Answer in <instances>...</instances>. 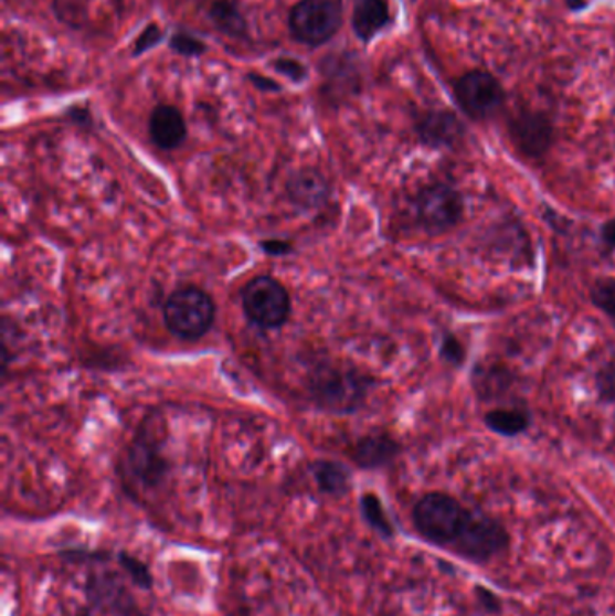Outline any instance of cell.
I'll list each match as a JSON object with an SVG mask.
<instances>
[{"mask_svg":"<svg viewBox=\"0 0 615 616\" xmlns=\"http://www.w3.org/2000/svg\"><path fill=\"white\" fill-rule=\"evenodd\" d=\"M374 379L358 368L318 364L307 381L309 399L318 410L332 415H352L369 401Z\"/></svg>","mask_w":615,"mask_h":616,"instance_id":"1","label":"cell"},{"mask_svg":"<svg viewBox=\"0 0 615 616\" xmlns=\"http://www.w3.org/2000/svg\"><path fill=\"white\" fill-rule=\"evenodd\" d=\"M159 418L161 413L158 411L144 418L125 453L124 478L141 490H158L170 476V461L163 453V436H159V431L165 429V421L159 422Z\"/></svg>","mask_w":615,"mask_h":616,"instance_id":"2","label":"cell"},{"mask_svg":"<svg viewBox=\"0 0 615 616\" xmlns=\"http://www.w3.org/2000/svg\"><path fill=\"white\" fill-rule=\"evenodd\" d=\"M475 512L444 492H428L412 510V521L421 538L438 548L455 550L468 532Z\"/></svg>","mask_w":615,"mask_h":616,"instance_id":"3","label":"cell"},{"mask_svg":"<svg viewBox=\"0 0 615 616\" xmlns=\"http://www.w3.org/2000/svg\"><path fill=\"white\" fill-rule=\"evenodd\" d=\"M218 316V307L206 290L187 285L173 290L163 308L165 325L170 333L184 341L204 338Z\"/></svg>","mask_w":615,"mask_h":616,"instance_id":"4","label":"cell"},{"mask_svg":"<svg viewBox=\"0 0 615 616\" xmlns=\"http://www.w3.org/2000/svg\"><path fill=\"white\" fill-rule=\"evenodd\" d=\"M242 310L255 327L278 330L289 321L293 301L289 290L267 274L250 279L241 293Z\"/></svg>","mask_w":615,"mask_h":616,"instance_id":"5","label":"cell"},{"mask_svg":"<svg viewBox=\"0 0 615 616\" xmlns=\"http://www.w3.org/2000/svg\"><path fill=\"white\" fill-rule=\"evenodd\" d=\"M343 11L338 0H300L289 11V33L296 42L318 47L340 31Z\"/></svg>","mask_w":615,"mask_h":616,"instance_id":"6","label":"cell"},{"mask_svg":"<svg viewBox=\"0 0 615 616\" xmlns=\"http://www.w3.org/2000/svg\"><path fill=\"white\" fill-rule=\"evenodd\" d=\"M414 210L424 231L430 235H443L463 222V193L444 182L428 184L415 197Z\"/></svg>","mask_w":615,"mask_h":616,"instance_id":"7","label":"cell"},{"mask_svg":"<svg viewBox=\"0 0 615 616\" xmlns=\"http://www.w3.org/2000/svg\"><path fill=\"white\" fill-rule=\"evenodd\" d=\"M455 98L466 116L483 121L492 118L503 107L506 93L492 74L473 71L455 84Z\"/></svg>","mask_w":615,"mask_h":616,"instance_id":"8","label":"cell"},{"mask_svg":"<svg viewBox=\"0 0 615 616\" xmlns=\"http://www.w3.org/2000/svg\"><path fill=\"white\" fill-rule=\"evenodd\" d=\"M85 597L104 616H145L139 602L118 573H93L85 582Z\"/></svg>","mask_w":615,"mask_h":616,"instance_id":"9","label":"cell"},{"mask_svg":"<svg viewBox=\"0 0 615 616\" xmlns=\"http://www.w3.org/2000/svg\"><path fill=\"white\" fill-rule=\"evenodd\" d=\"M509 544V535L497 519L475 513L468 532L458 541L453 552L469 559L473 563H488L498 557Z\"/></svg>","mask_w":615,"mask_h":616,"instance_id":"10","label":"cell"},{"mask_svg":"<svg viewBox=\"0 0 615 616\" xmlns=\"http://www.w3.org/2000/svg\"><path fill=\"white\" fill-rule=\"evenodd\" d=\"M509 136L518 152L529 159H540L551 150L554 127L545 114L526 110L509 121Z\"/></svg>","mask_w":615,"mask_h":616,"instance_id":"11","label":"cell"},{"mask_svg":"<svg viewBox=\"0 0 615 616\" xmlns=\"http://www.w3.org/2000/svg\"><path fill=\"white\" fill-rule=\"evenodd\" d=\"M287 197L301 210H320L329 204L332 187L321 171L315 168H301L295 171L286 182Z\"/></svg>","mask_w":615,"mask_h":616,"instance_id":"12","label":"cell"},{"mask_svg":"<svg viewBox=\"0 0 615 616\" xmlns=\"http://www.w3.org/2000/svg\"><path fill=\"white\" fill-rule=\"evenodd\" d=\"M418 141L430 148H452L463 141L466 128L449 110H428L415 123Z\"/></svg>","mask_w":615,"mask_h":616,"instance_id":"13","label":"cell"},{"mask_svg":"<svg viewBox=\"0 0 615 616\" xmlns=\"http://www.w3.org/2000/svg\"><path fill=\"white\" fill-rule=\"evenodd\" d=\"M401 450H403L401 444L389 433H370L356 442L352 461L360 469H383L397 460Z\"/></svg>","mask_w":615,"mask_h":616,"instance_id":"14","label":"cell"},{"mask_svg":"<svg viewBox=\"0 0 615 616\" xmlns=\"http://www.w3.org/2000/svg\"><path fill=\"white\" fill-rule=\"evenodd\" d=\"M148 134L159 150L170 152L187 141L188 127L181 110L172 105H158L148 119Z\"/></svg>","mask_w":615,"mask_h":616,"instance_id":"15","label":"cell"},{"mask_svg":"<svg viewBox=\"0 0 615 616\" xmlns=\"http://www.w3.org/2000/svg\"><path fill=\"white\" fill-rule=\"evenodd\" d=\"M310 476L321 495L329 498H344L352 490V472L347 465L336 460L312 461L309 467Z\"/></svg>","mask_w":615,"mask_h":616,"instance_id":"16","label":"cell"},{"mask_svg":"<svg viewBox=\"0 0 615 616\" xmlns=\"http://www.w3.org/2000/svg\"><path fill=\"white\" fill-rule=\"evenodd\" d=\"M390 24L389 0H358L352 13V28L358 39L370 42Z\"/></svg>","mask_w":615,"mask_h":616,"instance_id":"17","label":"cell"},{"mask_svg":"<svg viewBox=\"0 0 615 616\" xmlns=\"http://www.w3.org/2000/svg\"><path fill=\"white\" fill-rule=\"evenodd\" d=\"M484 424L492 433L512 438V436L522 435L531 427V416L527 411L518 410V407H497L484 415Z\"/></svg>","mask_w":615,"mask_h":616,"instance_id":"18","label":"cell"},{"mask_svg":"<svg viewBox=\"0 0 615 616\" xmlns=\"http://www.w3.org/2000/svg\"><path fill=\"white\" fill-rule=\"evenodd\" d=\"M208 15L221 33L227 34L232 39H244L246 36V19L230 0H215Z\"/></svg>","mask_w":615,"mask_h":616,"instance_id":"19","label":"cell"},{"mask_svg":"<svg viewBox=\"0 0 615 616\" xmlns=\"http://www.w3.org/2000/svg\"><path fill=\"white\" fill-rule=\"evenodd\" d=\"M360 512L364 523L374 530L383 539H392L395 535V527L389 512L384 509L380 496L374 492H364L360 499Z\"/></svg>","mask_w":615,"mask_h":616,"instance_id":"20","label":"cell"},{"mask_svg":"<svg viewBox=\"0 0 615 616\" xmlns=\"http://www.w3.org/2000/svg\"><path fill=\"white\" fill-rule=\"evenodd\" d=\"M512 384V375L506 368L492 367L480 368L477 375H475V390L480 393L483 399H498L503 393L509 392Z\"/></svg>","mask_w":615,"mask_h":616,"instance_id":"21","label":"cell"},{"mask_svg":"<svg viewBox=\"0 0 615 616\" xmlns=\"http://www.w3.org/2000/svg\"><path fill=\"white\" fill-rule=\"evenodd\" d=\"M114 563L118 564L119 570L127 575L132 586L144 590V592H152L156 581H153L152 570L144 559H139L138 555H134L127 550H118Z\"/></svg>","mask_w":615,"mask_h":616,"instance_id":"22","label":"cell"},{"mask_svg":"<svg viewBox=\"0 0 615 616\" xmlns=\"http://www.w3.org/2000/svg\"><path fill=\"white\" fill-rule=\"evenodd\" d=\"M592 304L615 321V278L597 279L591 289Z\"/></svg>","mask_w":615,"mask_h":616,"instance_id":"23","label":"cell"},{"mask_svg":"<svg viewBox=\"0 0 615 616\" xmlns=\"http://www.w3.org/2000/svg\"><path fill=\"white\" fill-rule=\"evenodd\" d=\"M59 557L64 559L65 563H110L116 561V552L109 550H89V548H67L59 552Z\"/></svg>","mask_w":615,"mask_h":616,"instance_id":"24","label":"cell"},{"mask_svg":"<svg viewBox=\"0 0 615 616\" xmlns=\"http://www.w3.org/2000/svg\"><path fill=\"white\" fill-rule=\"evenodd\" d=\"M438 355L444 362L458 368L466 361V347L455 333H444L441 348H438Z\"/></svg>","mask_w":615,"mask_h":616,"instance_id":"25","label":"cell"},{"mask_svg":"<svg viewBox=\"0 0 615 616\" xmlns=\"http://www.w3.org/2000/svg\"><path fill=\"white\" fill-rule=\"evenodd\" d=\"M170 47L182 56H199L206 51V45L202 40L188 33L173 34L172 40H170Z\"/></svg>","mask_w":615,"mask_h":616,"instance_id":"26","label":"cell"},{"mask_svg":"<svg viewBox=\"0 0 615 616\" xmlns=\"http://www.w3.org/2000/svg\"><path fill=\"white\" fill-rule=\"evenodd\" d=\"M165 39V30L161 25L150 24L141 31L136 42H134V56H139V54L147 53V51L153 50L156 45Z\"/></svg>","mask_w":615,"mask_h":616,"instance_id":"27","label":"cell"},{"mask_svg":"<svg viewBox=\"0 0 615 616\" xmlns=\"http://www.w3.org/2000/svg\"><path fill=\"white\" fill-rule=\"evenodd\" d=\"M273 67H275L276 73L284 74L286 78L295 84H300L304 79H307V67L300 64L298 60L295 59H276L273 62Z\"/></svg>","mask_w":615,"mask_h":616,"instance_id":"28","label":"cell"},{"mask_svg":"<svg viewBox=\"0 0 615 616\" xmlns=\"http://www.w3.org/2000/svg\"><path fill=\"white\" fill-rule=\"evenodd\" d=\"M597 392L601 401L615 402V364H608L597 373Z\"/></svg>","mask_w":615,"mask_h":616,"instance_id":"29","label":"cell"},{"mask_svg":"<svg viewBox=\"0 0 615 616\" xmlns=\"http://www.w3.org/2000/svg\"><path fill=\"white\" fill-rule=\"evenodd\" d=\"M261 247L269 256H287L293 253V244H290L289 240H264V242H261Z\"/></svg>","mask_w":615,"mask_h":616,"instance_id":"30","label":"cell"},{"mask_svg":"<svg viewBox=\"0 0 615 616\" xmlns=\"http://www.w3.org/2000/svg\"><path fill=\"white\" fill-rule=\"evenodd\" d=\"M247 78H250V82H252L256 88L266 91V93H278V91H280V85L276 84L275 79L266 78V76H262V74H250Z\"/></svg>","mask_w":615,"mask_h":616,"instance_id":"31","label":"cell"},{"mask_svg":"<svg viewBox=\"0 0 615 616\" xmlns=\"http://www.w3.org/2000/svg\"><path fill=\"white\" fill-rule=\"evenodd\" d=\"M601 238L605 242L608 247L615 249V219H611V221H606L601 227Z\"/></svg>","mask_w":615,"mask_h":616,"instance_id":"32","label":"cell"},{"mask_svg":"<svg viewBox=\"0 0 615 616\" xmlns=\"http://www.w3.org/2000/svg\"><path fill=\"white\" fill-rule=\"evenodd\" d=\"M566 4L571 6V10H581V8H585V0H566Z\"/></svg>","mask_w":615,"mask_h":616,"instance_id":"33","label":"cell"},{"mask_svg":"<svg viewBox=\"0 0 615 616\" xmlns=\"http://www.w3.org/2000/svg\"><path fill=\"white\" fill-rule=\"evenodd\" d=\"M378 616H395V615H392V613H381V615Z\"/></svg>","mask_w":615,"mask_h":616,"instance_id":"34","label":"cell"}]
</instances>
